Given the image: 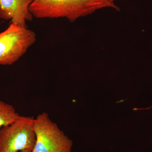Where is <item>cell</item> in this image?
Here are the masks:
<instances>
[{
  "label": "cell",
  "mask_w": 152,
  "mask_h": 152,
  "mask_svg": "<svg viewBox=\"0 0 152 152\" xmlns=\"http://www.w3.org/2000/svg\"><path fill=\"white\" fill-rule=\"evenodd\" d=\"M36 41L34 32L28 27L11 23L0 33V65L13 64Z\"/></svg>",
  "instance_id": "2"
},
{
  "label": "cell",
  "mask_w": 152,
  "mask_h": 152,
  "mask_svg": "<svg viewBox=\"0 0 152 152\" xmlns=\"http://www.w3.org/2000/svg\"><path fill=\"white\" fill-rule=\"evenodd\" d=\"M34 0H0V18L28 27L26 22L34 17L29 11Z\"/></svg>",
  "instance_id": "5"
},
{
  "label": "cell",
  "mask_w": 152,
  "mask_h": 152,
  "mask_svg": "<svg viewBox=\"0 0 152 152\" xmlns=\"http://www.w3.org/2000/svg\"><path fill=\"white\" fill-rule=\"evenodd\" d=\"M20 116L13 106L0 100V129L12 124Z\"/></svg>",
  "instance_id": "6"
},
{
  "label": "cell",
  "mask_w": 152,
  "mask_h": 152,
  "mask_svg": "<svg viewBox=\"0 0 152 152\" xmlns=\"http://www.w3.org/2000/svg\"><path fill=\"white\" fill-rule=\"evenodd\" d=\"M34 129L36 142L32 152H71L72 141L48 113L43 112L34 118Z\"/></svg>",
  "instance_id": "4"
},
{
  "label": "cell",
  "mask_w": 152,
  "mask_h": 152,
  "mask_svg": "<svg viewBox=\"0 0 152 152\" xmlns=\"http://www.w3.org/2000/svg\"><path fill=\"white\" fill-rule=\"evenodd\" d=\"M34 118L20 115L10 124L0 129V152L32 151L35 145Z\"/></svg>",
  "instance_id": "3"
},
{
  "label": "cell",
  "mask_w": 152,
  "mask_h": 152,
  "mask_svg": "<svg viewBox=\"0 0 152 152\" xmlns=\"http://www.w3.org/2000/svg\"><path fill=\"white\" fill-rule=\"evenodd\" d=\"M118 7L108 0H34L29 11L37 19L66 18L74 22L101 9Z\"/></svg>",
  "instance_id": "1"
},
{
  "label": "cell",
  "mask_w": 152,
  "mask_h": 152,
  "mask_svg": "<svg viewBox=\"0 0 152 152\" xmlns=\"http://www.w3.org/2000/svg\"><path fill=\"white\" fill-rule=\"evenodd\" d=\"M21 152H32L31 151H29V150H24V151H21Z\"/></svg>",
  "instance_id": "7"
},
{
  "label": "cell",
  "mask_w": 152,
  "mask_h": 152,
  "mask_svg": "<svg viewBox=\"0 0 152 152\" xmlns=\"http://www.w3.org/2000/svg\"><path fill=\"white\" fill-rule=\"evenodd\" d=\"M108 1H109L110 2L114 3V1H115V0H108Z\"/></svg>",
  "instance_id": "8"
}]
</instances>
